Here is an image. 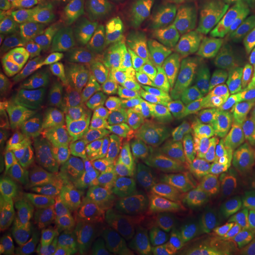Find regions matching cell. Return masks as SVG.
I'll use <instances>...</instances> for the list:
<instances>
[{
  "instance_id": "obj_1",
  "label": "cell",
  "mask_w": 255,
  "mask_h": 255,
  "mask_svg": "<svg viewBox=\"0 0 255 255\" xmlns=\"http://www.w3.org/2000/svg\"><path fill=\"white\" fill-rule=\"evenodd\" d=\"M220 88L210 78L186 81L167 101L153 139L152 155H201L227 133Z\"/></svg>"
},
{
  "instance_id": "obj_2",
  "label": "cell",
  "mask_w": 255,
  "mask_h": 255,
  "mask_svg": "<svg viewBox=\"0 0 255 255\" xmlns=\"http://www.w3.org/2000/svg\"><path fill=\"white\" fill-rule=\"evenodd\" d=\"M201 240L211 255H255V193L203 190L196 199Z\"/></svg>"
},
{
  "instance_id": "obj_3",
  "label": "cell",
  "mask_w": 255,
  "mask_h": 255,
  "mask_svg": "<svg viewBox=\"0 0 255 255\" xmlns=\"http://www.w3.org/2000/svg\"><path fill=\"white\" fill-rule=\"evenodd\" d=\"M254 38V0H213L194 21L191 43L196 64L210 75Z\"/></svg>"
},
{
  "instance_id": "obj_4",
  "label": "cell",
  "mask_w": 255,
  "mask_h": 255,
  "mask_svg": "<svg viewBox=\"0 0 255 255\" xmlns=\"http://www.w3.org/2000/svg\"><path fill=\"white\" fill-rule=\"evenodd\" d=\"M184 82L186 74L179 65L156 71L136 84L98 122L118 133L128 150L139 152L153 139L162 111Z\"/></svg>"
},
{
  "instance_id": "obj_5",
  "label": "cell",
  "mask_w": 255,
  "mask_h": 255,
  "mask_svg": "<svg viewBox=\"0 0 255 255\" xmlns=\"http://www.w3.org/2000/svg\"><path fill=\"white\" fill-rule=\"evenodd\" d=\"M139 73L98 64H81L58 74V97L80 125L98 122L136 85Z\"/></svg>"
},
{
  "instance_id": "obj_6",
  "label": "cell",
  "mask_w": 255,
  "mask_h": 255,
  "mask_svg": "<svg viewBox=\"0 0 255 255\" xmlns=\"http://www.w3.org/2000/svg\"><path fill=\"white\" fill-rule=\"evenodd\" d=\"M159 21L155 13L117 14L85 64H98L117 70L140 73L163 54Z\"/></svg>"
},
{
  "instance_id": "obj_7",
  "label": "cell",
  "mask_w": 255,
  "mask_h": 255,
  "mask_svg": "<svg viewBox=\"0 0 255 255\" xmlns=\"http://www.w3.org/2000/svg\"><path fill=\"white\" fill-rule=\"evenodd\" d=\"M132 173L115 169L85 183L68 207L37 236L44 250L64 244L129 199Z\"/></svg>"
},
{
  "instance_id": "obj_8",
  "label": "cell",
  "mask_w": 255,
  "mask_h": 255,
  "mask_svg": "<svg viewBox=\"0 0 255 255\" xmlns=\"http://www.w3.org/2000/svg\"><path fill=\"white\" fill-rule=\"evenodd\" d=\"M82 125L64 110L58 94L21 105L1 139V164L13 166L37 146L74 140Z\"/></svg>"
},
{
  "instance_id": "obj_9",
  "label": "cell",
  "mask_w": 255,
  "mask_h": 255,
  "mask_svg": "<svg viewBox=\"0 0 255 255\" xmlns=\"http://www.w3.org/2000/svg\"><path fill=\"white\" fill-rule=\"evenodd\" d=\"M10 167L41 184L65 204L90 174V164L74 140L37 146Z\"/></svg>"
},
{
  "instance_id": "obj_10",
  "label": "cell",
  "mask_w": 255,
  "mask_h": 255,
  "mask_svg": "<svg viewBox=\"0 0 255 255\" xmlns=\"http://www.w3.org/2000/svg\"><path fill=\"white\" fill-rule=\"evenodd\" d=\"M23 34L10 53L1 55L0 97L13 105H24L58 94V75L44 63Z\"/></svg>"
},
{
  "instance_id": "obj_11",
  "label": "cell",
  "mask_w": 255,
  "mask_h": 255,
  "mask_svg": "<svg viewBox=\"0 0 255 255\" xmlns=\"http://www.w3.org/2000/svg\"><path fill=\"white\" fill-rule=\"evenodd\" d=\"M147 247V224L135 213L122 211L98 221L71 241L61 255H142Z\"/></svg>"
},
{
  "instance_id": "obj_12",
  "label": "cell",
  "mask_w": 255,
  "mask_h": 255,
  "mask_svg": "<svg viewBox=\"0 0 255 255\" xmlns=\"http://www.w3.org/2000/svg\"><path fill=\"white\" fill-rule=\"evenodd\" d=\"M196 176L206 187L255 193V143L220 142L201 153Z\"/></svg>"
},
{
  "instance_id": "obj_13",
  "label": "cell",
  "mask_w": 255,
  "mask_h": 255,
  "mask_svg": "<svg viewBox=\"0 0 255 255\" xmlns=\"http://www.w3.org/2000/svg\"><path fill=\"white\" fill-rule=\"evenodd\" d=\"M110 18L97 26H61L34 36V48L57 73L85 64L101 37L107 31Z\"/></svg>"
},
{
  "instance_id": "obj_14",
  "label": "cell",
  "mask_w": 255,
  "mask_h": 255,
  "mask_svg": "<svg viewBox=\"0 0 255 255\" xmlns=\"http://www.w3.org/2000/svg\"><path fill=\"white\" fill-rule=\"evenodd\" d=\"M4 187L11 214L18 226L26 231L47 227L67 206L51 191L17 172L14 167L7 169Z\"/></svg>"
},
{
  "instance_id": "obj_15",
  "label": "cell",
  "mask_w": 255,
  "mask_h": 255,
  "mask_svg": "<svg viewBox=\"0 0 255 255\" xmlns=\"http://www.w3.org/2000/svg\"><path fill=\"white\" fill-rule=\"evenodd\" d=\"M220 94L231 128L243 136H255V53L231 61Z\"/></svg>"
},
{
  "instance_id": "obj_16",
  "label": "cell",
  "mask_w": 255,
  "mask_h": 255,
  "mask_svg": "<svg viewBox=\"0 0 255 255\" xmlns=\"http://www.w3.org/2000/svg\"><path fill=\"white\" fill-rule=\"evenodd\" d=\"M149 206L155 219L182 240L189 254L206 253L197 223L196 201L184 187L173 186L150 194Z\"/></svg>"
},
{
  "instance_id": "obj_17",
  "label": "cell",
  "mask_w": 255,
  "mask_h": 255,
  "mask_svg": "<svg viewBox=\"0 0 255 255\" xmlns=\"http://www.w3.org/2000/svg\"><path fill=\"white\" fill-rule=\"evenodd\" d=\"M74 142L90 164L92 179L118 169L122 156L128 150L124 139L101 122L82 125Z\"/></svg>"
},
{
  "instance_id": "obj_18",
  "label": "cell",
  "mask_w": 255,
  "mask_h": 255,
  "mask_svg": "<svg viewBox=\"0 0 255 255\" xmlns=\"http://www.w3.org/2000/svg\"><path fill=\"white\" fill-rule=\"evenodd\" d=\"M125 0H54L36 11V23L90 26L122 7Z\"/></svg>"
},
{
  "instance_id": "obj_19",
  "label": "cell",
  "mask_w": 255,
  "mask_h": 255,
  "mask_svg": "<svg viewBox=\"0 0 255 255\" xmlns=\"http://www.w3.org/2000/svg\"><path fill=\"white\" fill-rule=\"evenodd\" d=\"M190 172V160L182 156H157L133 176L129 184V196H150L173 187Z\"/></svg>"
},
{
  "instance_id": "obj_20",
  "label": "cell",
  "mask_w": 255,
  "mask_h": 255,
  "mask_svg": "<svg viewBox=\"0 0 255 255\" xmlns=\"http://www.w3.org/2000/svg\"><path fill=\"white\" fill-rule=\"evenodd\" d=\"M36 23V11L26 0H0V26L3 31L23 33Z\"/></svg>"
},
{
  "instance_id": "obj_21",
  "label": "cell",
  "mask_w": 255,
  "mask_h": 255,
  "mask_svg": "<svg viewBox=\"0 0 255 255\" xmlns=\"http://www.w3.org/2000/svg\"><path fill=\"white\" fill-rule=\"evenodd\" d=\"M0 255H36L26 236L4 217L0 221Z\"/></svg>"
},
{
  "instance_id": "obj_22",
  "label": "cell",
  "mask_w": 255,
  "mask_h": 255,
  "mask_svg": "<svg viewBox=\"0 0 255 255\" xmlns=\"http://www.w3.org/2000/svg\"><path fill=\"white\" fill-rule=\"evenodd\" d=\"M14 107L13 104L10 102H4L1 101V105H0V133L4 135V132L7 130L10 122L14 118Z\"/></svg>"
},
{
  "instance_id": "obj_23",
  "label": "cell",
  "mask_w": 255,
  "mask_h": 255,
  "mask_svg": "<svg viewBox=\"0 0 255 255\" xmlns=\"http://www.w3.org/2000/svg\"><path fill=\"white\" fill-rule=\"evenodd\" d=\"M156 255H186V253L183 251L180 247L173 246V244H169V246H163L159 253Z\"/></svg>"
},
{
  "instance_id": "obj_24",
  "label": "cell",
  "mask_w": 255,
  "mask_h": 255,
  "mask_svg": "<svg viewBox=\"0 0 255 255\" xmlns=\"http://www.w3.org/2000/svg\"><path fill=\"white\" fill-rule=\"evenodd\" d=\"M28 4L33 7L34 10L38 9H43V7H46L47 4H50L51 1H54V0H26Z\"/></svg>"
},
{
  "instance_id": "obj_25",
  "label": "cell",
  "mask_w": 255,
  "mask_h": 255,
  "mask_svg": "<svg viewBox=\"0 0 255 255\" xmlns=\"http://www.w3.org/2000/svg\"><path fill=\"white\" fill-rule=\"evenodd\" d=\"M201 255H211V254H210V253H207V251H206L204 254H201Z\"/></svg>"
}]
</instances>
